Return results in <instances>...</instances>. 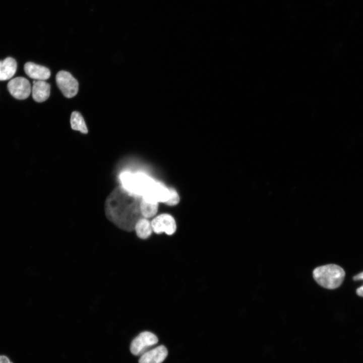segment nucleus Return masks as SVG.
<instances>
[{
    "label": "nucleus",
    "mask_w": 363,
    "mask_h": 363,
    "mask_svg": "<svg viewBox=\"0 0 363 363\" xmlns=\"http://www.w3.org/2000/svg\"><path fill=\"white\" fill-rule=\"evenodd\" d=\"M31 88L33 99L37 102L46 101L49 97L50 85L43 80H34Z\"/></svg>",
    "instance_id": "obj_10"
},
{
    "label": "nucleus",
    "mask_w": 363,
    "mask_h": 363,
    "mask_svg": "<svg viewBox=\"0 0 363 363\" xmlns=\"http://www.w3.org/2000/svg\"><path fill=\"white\" fill-rule=\"evenodd\" d=\"M134 230L139 238L146 239L151 235L153 231L151 222L145 218H141L136 222Z\"/></svg>",
    "instance_id": "obj_12"
},
{
    "label": "nucleus",
    "mask_w": 363,
    "mask_h": 363,
    "mask_svg": "<svg viewBox=\"0 0 363 363\" xmlns=\"http://www.w3.org/2000/svg\"><path fill=\"white\" fill-rule=\"evenodd\" d=\"M151 225L153 231L157 234L165 232L170 235L173 234L176 229L174 218L168 214L158 215L152 220Z\"/></svg>",
    "instance_id": "obj_6"
},
{
    "label": "nucleus",
    "mask_w": 363,
    "mask_h": 363,
    "mask_svg": "<svg viewBox=\"0 0 363 363\" xmlns=\"http://www.w3.org/2000/svg\"><path fill=\"white\" fill-rule=\"evenodd\" d=\"M17 64L16 60L11 57H7L0 60V81L8 80L16 72Z\"/></svg>",
    "instance_id": "obj_11"
},
{
    "label": "nucleus",
    "mask_w": 363,
    "mask_h": 363,
    "mask_svg": "<svg viewBox=\"0 0 363 363\" xmlns=\"http://www.w3.org/2000/svg\"><path fill=\"white\" fill-rule=\"evenodd\" d=\"M168 354V350L163 345L157 346L148 350L143 354L139 360V363H162Z\"/></svg>",
    "instance_id": "obj_8"
},
{
    "label": "nucleus",
    "mask_w": 363,
    "mask_h": 363,
    "mask_svg": "<svg viewBox=\"0 0 363 363\" xmlns=\"http://www.w3.org/2000/svg\"><path fill=\"white\" fill-rule=\"evenodd\" d=\"M313 275L320 285L333 289L341 285L345 273L340 266L335 264H328L316 268L313 271Z\"/></svg>",
    "instance_id": "obj_2"
},
{
    "label": "nucleus",
    "mask_w": 363,
    "mask_h": 363,
    "mask_svg": "<svg viewBox=\"0 0 363 363\" xmlns=\"http://www.w3.org/2000/svg\"><path fill=\"white\" fill-rule=\"evenodd\" d=\"M356 292L358 295L363 297V285L358 288Z\"/></svg>",
    "instance_id": "obj_18"
},
{
    "label": "nucleus",
    "mask_w": 363,
    "mask_h": 363,
    "mask_svg": "<svg viewBox=\"0 0 363 363\" xmlns=\"http://www.w3.org/2000/svg\"><path fill=\"white\" fill-rule=\"evenodd\" d=\"M0 363H13L9 358L4 355H0Z\"/></svg>",
    "instance_id": "obj_16"
},
{
    "label": "nucleus",
    "mask_w": 363,
    "mask_h": 363,
    "mask_svg": "<svg viewBox=\"0 0 363 363\" xmlns=\"http://www.w3.org/2000/svg\"><path fill=\"white\" fill-rule=\"evenodd\" d=\"M353 280L355 281L363 280V272L354 276L353 277Z\"/></svg>",
    "instance_id": "obj_17"
},
{
    "label": "nucleus",
    "mask_w": 363,
    "mask_h": 363,
    "mask_svg": "<svg viewBox=\"0 0 363 363\" xmlns=\"http://www.w3.org/2000/svg\"><path fill=\"white\" fill-rule=\"evenodd\" d=\"M169 195V188L154 180L142 197L157 202L165 203L168 200Z\"/></svg>",
    "instance_id": "obj_7"
},
{
    "label": "nucleus",
    "mask_w": 363,
    "mask_h": 363,
    "mask_svg": "<svg viewBox=\"0 0 363 363\" xmlns=\"http://www.w3.org/2000/svg\"><path fill=\"white\" fill-rule=\"evenodd\" d=\"M71 126L73 130L79 131L83 134L88 133V129L81 114L76 111H73L71 115Z\"/></svg>",
    "instance_id": "obj_14"
},
{
    "label": "nucleus",
    "mask_w": 363,
    "mask_h": 363,
    "mask_svg": "<svg viewBox=\"0 0 363 363\" xmlns=\"http://www.w3.org/2000/svg\"><path fill=\"white\" fill-rule=\"evenodd\" d=\"M7 87L10 94L19 100L27 98L32 88L29 81L23 77H17L11 80L8 83Z\"/></svg>",
    "instance_id": "obj_5"
},
{
    "label": "nucleus",
    "mask_w": 363,
    "mask_h": 363,
    "mask_svg": "<svg viewBox=\"0 0 363 363\" xmlns=\"http://www.w3.org/2000/svg\"><path fill=\"white\" fill-rule=\"evenodd\" d=\"M169 190L170 192L169 198L165 203L171 206L176 205L179 201V196L174 189L169 188Z\"/></svg>",
    "instance_id": "obj_15"
},
{
    "label": "nucleus",
    "mask_w": 363,
    "mask_h": 363,
    "mask_svg": "<svg viewBox=\"0 0 363 363\" xmlns=\"http://www.w3.org/2000/svg\"><path fill=\"white\" fill-rule=\"evenodd\" d=\"M24 69L28 77L36 80H47L51 75L49 69L32 62L26 63L24 65Z\"/></svg>",
    "instance_id": "obj_9"
},
{
    "label": "nucleus",
    "mask_w": 363,
    "mask_h": 363,
    "mask_svg": "<svg viewBox=\"0 0 363 363\" xmlns=\"http://www.w3.org/2000/svg\"><path fill=\"white\" fill-rule=\"evenodd\" d=\"M142 215L144 218H150L154 216L158 210V202L142 198L140 205Z\"/></svg>",
    "instance_id": "obj_13"
},
{
    "label": "nucleus",
    "mask_w": 363,
    "mask_h": 363,
    "mask_svg": "<svg viewBox=\"0 0 363 363\" xmlns=\"http://www.w3.org/2000/svg\"><path fill=\"white\" fill-rule=\"evenodd\" d=\"M56 84L67 98H72L77 94L79 89L78 81L72 74L65 71H59L55 77Z\"/></svg>",
    "instance_id": "obj_4"
},
{
    "label": "nucleus",
    "mask_w": 363,
    "mask_h": 363,
    "mask_svg": "<svg viewBox=\"0 0 363 363\" xmlns=\"http://www.w3.org/2000/svg\"><path fill=\"white\" fill-rule=\"evenodd\" d=\"M158 341L157 337L153 333L149 331L142 332L132 341L131 352L135 355H142L157 344Z\"/></svg>",
    "instance_id": "obj_3"
},
{
    "label": "nucleus",
    "mask_w": 363,
    "mask_h": 363,
    "mask_svg": "<svg viewBox=\"0 0 363 363\" xmlns=\"http://www.w3.org/2000/svg\"><path fill=\"white\" fill-rule=\"evenodd\" d=\"M124 189L122 186L112 192L106 202L108 218L116 226L127 230L134 229L141 213L137 197ZM142 215V214H141Z\"/></svg>",
    "instance_id": "obj_1"
}]
</instances>
